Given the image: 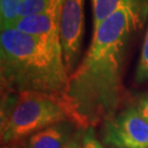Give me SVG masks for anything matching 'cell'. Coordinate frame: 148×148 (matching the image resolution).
Masks as SVG:
<instances>
[{
    "label": "cell",
    "mask_w": 148,
    "mask_h": 148,
    "mask_svg": "<svg viewBox=\"0 0 148 148\" xmlns=\"http://www.w3.org/2000/svg\"><path fill=\"white\" fill-rule=\"evenodd\" d=\"M85 1L64 0L59 16V34L69 75L77 67L85 34Z\"/></svg>",
    "instance_id": "5b68a950"
},
{
    "label": "cell",
    "mask_w": 148,
    "mask_h": 148,
    "mask_svg": "<svg viewBox=\"0 0 148 148\" xmlns=\"http://www.w3.org/2000/svg\"><path fill=\"white\" fill-rule=\"evenodd\" d=\"M63 121H72L84 128L66 94L32 91L2 93V143H17Z\"/></svg>",
    "instance_id": "3957f363"
},
{
    "label": "cell",
    "mask_w": 148,
    "mask_h": 148,
    "mask_svg": "<svg viewBox=\"0 0 148 148\" xmlns=\"http://www.w3.org/2000/svg\"><path fill=\"white\" fill-rule=\"evenodd\" d=\"M148 19V0H123L93 30L90 48L69 75L66 98L84 128L116 114L124 95L122 72L131 38Z\"/></svg>",
    "instance_id": "6da1fadb"
},
{
    "label": "cell",
    "mask_w": 148,
    "mask_h": 148,
    "mask_svg": "<svg viewBox=\"0 0 148 148\" xmlns=\"http://www.w3.org/2000/svg\"><path fill=\"white\" fill-rule=\"evenodd\" d=\"M102 140L115 148H148V120L137 107L127 108L103 122Z\"/></svg>",
    "instance_id": "277c9868"
},
{
    "label": "cell",
    "mask_w": 148,
    "mask_h": 148,
    "mask_svg": "<svg viewBox=\"0 0 148 148\" xmlns=\"http://www.w3.org/2000/svg\"><path fill=\"white\" fill-rule=\"evenodd\" d=\"M1 148H21V147H19V145H17L16 143H11L3 144Z\"/></svg>",
    "instance_id": "9a60e30c"
},
{
    "label": "cell",
    "mask_w": 148,
    "mask_h": 148,
    "mask_svg": "<svg viewBox=\"0 0 148 148\" xmlns=\"http://www.w3.org/2000/svg\"><path fill=\"white\" fill-rule=\"evenodd\" d=\"M0 76L2 93L24 91L66 94L69 73L60 40L1 30Z\"/></svg>",
    "instance_id": "7a4b0ae2"
},
{
    "label": "cell",
    "mask_w": 148,
    "mask_h": 148,
    "mask_svg": "<svg viewBox=\"0 0 148 148\" xmlns=\"http://www.w3.org/2000/svg\"><path fill=\"white\" fill-rule=\"evenodd\" d=\"M93 14V30L115 12L123 0H90Z\"/></svg>",
    "instance_id": "9c48e42d"
},
{
    "label": "cell",
    "mask_w": 148,
    "mask_h": 148,
    "mask_svg": "<svg viewBox=\"0 0 148 148\" xmlns=\"http://www.w3.org/2000/svg\"><path fill=\"white\" fill-rule=\"evenodd\" d=\"M63 1L64 0H22L17 11V17L22 18L46 13L60 6Z\"/></svg>",
    "instance_id": "ba28073f"
},
{
    "label": "cell",
    "mask_w": 148,
    "mask_h": 148,
    "mask_svg": "<svg viewBox=\"0 0 148 148\" xmlns=\"http://www.w3.org/2000/svg\"><path fill=\"white\" fill-rule=\"evenodd\" d=\"M80 128L72 121H63L25 138L23 148H66Z\"/></svg>",
    "instance_id": "8992f818"
},
{
    "label": "cell",
    "mask_w": 148,
    "mask_h": 148,
    "mask_svg": "<svg viewBox=\"0 0 148 148\" xmlns=\"http://www.w3.org/2000/svg\"><path fill=\"white\" fill-rule=\"evenodd\" d=\"M22 0H0L1 30L14 27L17 20V11Z\"/></svg>",
    "instance_id": "30bf717a"
},
{
    "label": "cell",
    "mask_w": 148,
    "mask_h": 148,
    "mask_svg": "<svg viewBox=\"0 0 148 148\" xmlns=\"http://www.w3.org/2000/svg\"><path fill=\"white\" fill-rule=\"evenodd\" d=\"M82 148H106L97 140L93 127H88L86 129L84 138H83Z\"/></svg>",
    "instance_id": "7c38bea8"
},
{
    "label": "cell",
    "mask_w": 148,
    "mask_h": 148,
    "mask_svg": "<svg viewBox=\"0 0 148 148\" xmlns=\"http://www.w3.org/2000/svg\"><path fill=\"white\" fill-rule=\"evenodd\" d=\"M135 80L138 84L148 81V25L144 35V40L141 48L140 56L136 69Z\"/></svg>",
    "instance_id": "8fae6325"
},
{
    "label": "cell",
    "mask_w": 148,
    "mask_h": 148,
    "mask_svg": "<svg viewBox=\"0 0 148 148\" xmlns=\"http://www.w3.org/2000/svg\"><path fill=\"white\" fill-rule=\"evenodd\" d=\"M61 5L46 13L18 18L13 28L31 36L50 40H60L59 16Z\"/></svg>",
    "instance_id": "52a82bcc"
},
{
    "label": "cell",
    "mask_w": 148,
    "mask_h": 148,
    "mask_svg": "<svg viewBox=\"0 0 148 148\" xmlns=\"http://www.w3.org/2000/svg\"><path fill=\"white\" fill-rule=\"evenodd\" d=\"M87 128H79L73 136L72 140L67 144L66 148H82L83 146V138H84L85 131Z\"/></svg>",
    "instance_id": "4fadbf2b"
},
{
    "label": "cell",
    "mask_w": 148,
    "mask_h": 148,
    "mask_svg": "<svg viewBox=\"0 0 148 148\" xmlns=\"http://www.w3.org/2000/svg\"><path fill=\"white\" fill-rule=\"evenodd\" d=\"M138 111L143 116L148 120V94L143 96L138 101V104L137 106Z\"/></svg>",
    "instance_id": "5bb4252c"
}]
</instances>
